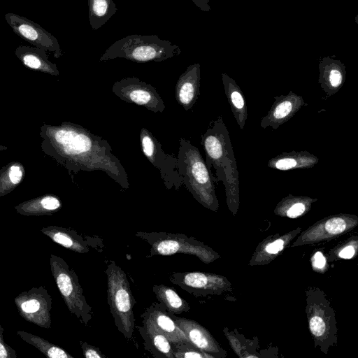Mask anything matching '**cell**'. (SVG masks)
<instances>
[{
  "instance_id": "obj_17",
  "label": "cell",
  "mask_w": 358,
  "mask_h": 358,
  "mask_svg": "<svg viewBox=\"0 0 358 358\" xmlns=\"http://www.w3.org/2000/svg\"><path fill=\"white\" fill-rule=\"evenodd\" d=\"M318 68V83L326 94L325 98H330L339 91L345 81V66L340 60L327 56L320 59Z\"/></svg>"
},
{
  "instance_id": "obj_15",
  "label": "cell",
  "mask_w": 358,
  "mask_h": 358,
  "mask_svg": "<svg viewBox=\"0 0 358 358\" xmlns=\"http://www.w3.org/2000/svg\"><path fill=\"white\" fill-rule=\"evenodd\" d=\"M142 320L156 327L171 343L187 342L183 331L159 302L152 303L141 315Z\"/></svg>"
},
{
  "instance_id": "obj_36",
  "label": "cell",
  "mask_w": 358,
  "mask_h": 358,
  "mask_svg": "<svg viewBox=\"0 0 358 358\" xmlns=\"http://www.w3.org/2000/svg\"><path fill=\"white\" fill-rule=\"evenodd\" d=\"M192 1L202 11L208 12L210 10L209 0H192Z\"/></svg>"
},
{
  "instance_id": "obj_32",
  "label": "cell",
  "mask_w": 358,
  "mask_h": 358,
  "mask_svg": "<svg viewBox=\"0 0 358 358\" xmlns=\"http://www.w3.org/2000/svg\"><path fill=\"white\" fill-rule=\"evenodd\" d=\"M42 206L49 210H56L60 206L59 201L52 196H48L41 200Z\"/></svg>"
},
{
  "instance_id": "obj_7",
  "label": "cell",
  "mask_w": 358,
  "mask_h": 358,
  "mask_svg": "<svg viewBox=\"0 0 358 358\" xmlns=\"http://www.w3.org/2000/svg\"><path fill=\"white\" fill-rule=\"evenodd\" d=\"M52 268L57 287L70 312L87 326L93 317V310L83 294L77 275L57 257L52 261Z\"/></svg>"
},
{
  "instance_id": "obj_6",
  "label": "cell",
  "mask_w": 358,
  "mask_h": 358,
  "mask_svg": "<svg viewBox=\"0 0 358 358\" xmlns=\"http://www.w3.org/2000/svg\"><path fill=\"white\" fill-rule=\"evenodd\" d=\"M135 236L150 245L149 257L181 253L196 256L207 264L213 262L217 257L215 252L208 246L185 234L138 231Z\"/></svg>"
},
{
  "instance_id": "obj_3",
  "label": "cell",
  "mask_w": 358,
  "mask_h": 358,
  "mask_svg": "<svg viewBox=\"0 0 358 358\" xmlns=\"http://www.w3.org/2000/svg\"><path fill=\"white\" fill-rule=\"evenodd\" d=\"M179 143L176 168L182 183L199 203L216 211L218 200L206 162L199 149L189 141L180 138Z\"/></svg>"
},
{
  "instance_id": "obj_2",
  "label": "cell",
  "mask_w": 358,
  "mask_h": 358,
  "mask_svg": "<svg viewBox=\"0 0 358 358\" xmlns=\"http://www.w3.org/2000/svg\"><path fill=\"white\" fill-rule=\"evenodd\" d=\"M201 144L209 172L212 168L215 170L213 180L222 182L228 207L235 214L239 206L238 172L229 132L222 116L217 117L207 129Z\"/></svg>"
},
{
  "instance_id": "obj_35",
  "label": "cell",
  "mask_w": 358,
  "mask_h": 358,
  "mask_svg": "<svg viewBox=\"0 0 358 358\" xmlns=\"http://www.w3.org/2000/svg\"><path fill=\"white\" fill-rule=\"evenodd\" d=\"M355 248L352 245H348L344 248L339 253V257L343 259H350L355 254Z\"/></svg>"
},
{
  "instance_id": "obj_20",
  "label": "cell",
  "mask_w": 358,
  "mask_h": 358,
  "mask_svg": "<svg viewBox=\"0 0 358 358\" xmlns=\"http://www.w3.org/2000/svg\"><path fill=\"white\" fill-rule=\"evenodd\" d=\"M222 80L225 95L234 117L240 129L243 130L248 118L245 96L236 82L227 73H222Z\"/></svg>"
},
{
  "instance_id": "obj_25",
  "label": "cell",
  "mask_w": 358,
  "mask_h": 358,
  "mask_svg": "<svg viewBox=\"0 0 358 358\" xmlns=\"http://www.w3.org/2000/svg\"><path fill=\"white\" fill-rule=\"evenodd\" d=\"M53 241L62 246L78 253H87L89 252L87 241L75 231L57 229L49 235Z\"/></svg>"
},
{
  "instance_id": "obj_37",
  "label": "cell",
  "mask_w": 358,
  "mask_h": 358,
  "mask_svg": "<svg viewBox=\"0 0 358 358\" xmlns=\"http://www.w3.org/2000/svg\"><path fill=\"white\" fill-rule=\"evenodd\" d=\"M8 357V352L4 345L0 343V358H5Z\"/></svg>"
},
{
  "instance_id": "obj_1",
  "label": "cell",
  "mask_w": 358,
  "mask_h": 358,
  "mask_svg": "<svg viewBox=\"0 0 358 358\" xmlns=\"http://www.w3.org/2000/svg\"><path fill=\"white\" fill-rule=\"evenodd\" d=\"M54 140L67 166L75 171H101L128 189V176L109 143L80 125L68 124L57 129Z\"/></svg>"
},
{
  "instance_id": "obj_34",
  "label": "cell",
  "mask_w": 358,
  "mask_h": 358,
  "mask_svg": "<svg viewBox=\"0 0 358 358\" xmlns=\"http://www.w3.org/2000/svg\"><path fill=\"white\" fill-rule=\"evenodd\" d=\"M326 264V259L322 253L320 251L317 252L313 259V265L316 268H322Z\"/></svg>"
},
{
  "instance_id": "obj_11",
  "label": "cell",
  "mask_w": 358,
  "mask_h": 358,
  "mask_svg": "<svg viewBox=\"0 0 358 358\" xmlns=\"http://www.w3.org/2000/svg\"><path fill=\"white\" fill-rule=\"evenodd\" d=\"M169 280L194 296L220 293L227 287L224 278L203 272H173Z\"/></svg>"
},
{
  "instance_id": "obj_14",
  "label": "cell",
  "mask_w": 358,
  "mask_h": 358,
  "mask_svg": "<svg viewBox=\"0 0 358 358\" xmlns=\"http://www.w3.org/2000/svg\"><path fill=\"white\" fill-rule=\"evenodd\" d=\"M357 217L355 215L340 214L321 220L309 229L298 241L315 242L331 236L341 234L357 224Z\"/></svg>"
},
{
  "instance_id": "obj_12",
  "label": "cell",
  "mask_w": 358,
  "mask_h": 358,
  "mask_svg": "<svg viewBox=\"0 0 358 358\" xmlns=\"http://www.w3.org/2000/svg\"><path fill=\"white\" fill-rule=\"evenodd\" d=\"M304 106H307V103L303 98L292 91L285 95L275 96L268 113L262 118L260 126L263 129L271 127L273 129H277Z\"/></svg>"
},
{
  "instance_id": "obj_26",
  "label": "cell",
  "mask_w": 358,
  "mask_h": 358,
  "mask_svg": "<svg viewBox=\"0 0 358 358\" xmlns=\"http://www.w3.org/2000/svg\"><path fill=\"white\" fill-rule=\"evenodd\" d=\"M171 345L174 358H214L189 341Z\"/></svg>"
},
{
  "instance_id": "obj_4",
  "label": "cell",
  "mask_w": 358,
  "mask_h": 358,
  "mask_svg": "<svg viewBox=\"0 0 358 358\" xmlns=\"http://www.w3.org/2000/svg\"><path fill=\"white\" fill-rule=\"evenodd\" d=\"M181 52L178 45L161 39L157 35L134 34L113 43L101 55L99 61L123 58L138 63L162 62Z\"/></svg>"
},
{
  "instance_id": "obj_30",
  "label": "cell",
  "mask_w": 358,
  "mask_h": 358,
  "mask_svg": "<svg viewBox=\"0 0 358 358\" xmlns=\"http://www.w3.org/2000/svg\"><path fill=\"white\" fill-rule=\"evenodd\" d=\"M285 240L282 238L277 239L276 241L267 244L264 250L269 255H275L281 251L285 245Z\"/></svg>"
},
{
  "instance_id": "obj_8",
  "label": "cell",
  "mask_w": 358,
  "mask_h": 358,
  "mask_svg": "<svg viewBox=\"0 0 358 358\" xmlns=\"http://www.w3.org/2000/svg\"><path fill=\"white\" fill-rule=\"evenodd\" d=\"M141 150L152 166L157 167L168 189H179L182 183L176 168L177 158L164 152L160 142L145 128L139 134Z\"/></svg>"
},
{
  "instance_id": "obj_27",
  "label": "cell",
  "mask_w": 358,
  "mask_h": 358,
  "mask_svg": "<svg viewBox=\"0 0 358 358\" xmlns=\"http://www.w3.org/2000/svg\"><path fill=\"white\" fill-rule=\"evenodd\" d=\"M309 327L312 334L317 338L327 336L328 326L325 319L320 315H313L309 319Z\"/></svg>"
},
{
  "instance_id": "obj_23",
  "label": "cell",
  "mask_w": 358,
  "mask_h": 358,
  "mask_svg": "<svg viewBox=\"0 0 358 358\" xmlns=\"http://www.w3.org/2000/svg\"><path fill=\"white\" fill-rule=\"evenodd\" d=\"M317 199L308 196H295L289 194L275 208V213L289 218H296L308 212Z\"/></svg>"
},
{
  "instance_id": "obj_9",
  "label": "cell",
  "mask_w": 358,
  "mask_h": 358,
  "mask_svg": "<svg viewBox=\"0 0 358 358\" xmlns=\"http://www.w3.org/2000/svg\"><path fill=\"white\" fill-rule=\"evenodd\" d=\"M112 91L121 100L143 106L154 113H162L165 103L155 87L136 77L116 81Z\"/></svg>"
},
{
  "instance_id": "obj_24",
  "label": "cell",
  "mask_w": 358,
  "mask_h": 358,
  "mask_svg": "<svg viewBox=\"0 0 358 358\" xmlns=\"http://www.w3.org/2000/svg\"><path fill=\"white\" fill-rule=\"evenodd\" d=\"M88 17L93 30H97L105 24L117 8L113 0H87Z\"/></svg>"
},
{
  "instance_id": "obj_28",
  "label": "cell",
  "mask_w": 358,
  "mask_h": 358,
  "mask_svg": "<svg viewBox=\"0 0 358 358\" xmlns=\"http://www.w3.org/2000/svg\"><path fill=\"white\" fill-rule=\"evenodd\" d=\"M39 347L49 357L52 358H72L73 357L68 354L62 348L48 343L45 345L43 340L41 339Z\"/></svg>"
},
{
  "instance_id": "obj_29",
  "label": "cell",
  "mask_w": 358,
  "mask_h": 358,
  "mask_svg": "<svg viewBox=\"0 0 358 358\" xmlns=\"http://www.w3.org/2000/svg\"><path fill=\"white\" fill-rule=\"evenodd\" d=\"M83 353L86 358H106L100 349L86 342H80Z\"/></svg>"
},
{
  "instance_id": "obj_18",
  "label": "cell",
  "mask_w": 358,
  "mask_h": 358,
  "mask_svg": "<svg viewBox=\"0 0 358 358\" xmlns=\"http://www.w3.org/2000/svg\"><path fill=\"white\" fill-rule=\"evenodd\" d=\"M143 325H136L143 340L144 348L157 358H174L171 343L152 324L142 320Z\"/></svg>"
},
{
  "instance_id": "obj_21",
  "label": "cell",
  "mask_w": 358,
  "mask_h": 358,
  "mask_svg": "<svg viewBox=\"0 0 358 358\" xmlns=\"http://www.w3.org/2000/svg\"><path fill=\"white\" fill-rule=\"evenodd\" d=\"M15 55L27 67L51 73H57L56 66L48 59L45 50L37 47L20 45L15 50Z\"/></svg>"
},
{
  "instance_id": "obj_5",
  "label": "cell",
  "mask_w": 358,
  "mask_h": 358,
  "mask_svg": "<svg viewBox=\"0 0 358 358\" xmlns=\"http://www.w3.org/2000/svg\"><path fill=\"white\" fill-rule=\"evenodd\" d=\"M107 276V301L115 325L127 339L133 336L135 328L134 306L136 301L122 268L110 261L105 271Z\"/></svg>"
},
{
  "instance_id": "obj_13",
  "label": "cell",
  "mask_w": 358,
  "mask_h": 358,
  "mask_svg": "<svg viewBox=\"0 0 358 358\" xmlns=\"http://www.w3.org/2000/svg\"><path fill=\"white\" fill-rule=\"evenodd\" d=\"M188 341L214 358L223 357L224 351L217 343L208 331L196 322L169 313Z\"/></svg>"
},
{
  "instance_id": "obj_33",
  "label": "cell",
  "mask_w": 358,
  "mask_h": 358,
  "mask_svg": "<svg viewBox=\"0 0 358 358\" xmlns=\"http://www.w3.org/2000/svg\"><path fill=\"white\" fill-rule=\"evenodd\" d=\"M22 176V171L19 166H13L10 167L9 176L13 184H17L21 180Z\"/></svg>"
},
{
  "instance_id": "obj_19",
  "label": "cell",
  "mask_w": 358,
  "mask_h": 358,
  "mask_svg": "<svg viewBox=\"0 0 358 358\" xmlns=\"http://www.w3.org/2000/svg\"><path fill=\"white\" fill-rule=\"evenodd\" d=\"M319 162V158L310 152L303 151H292L282 152L271 158L267 166L279 171L310 169Z\"/></svg>"
},
{
  "instance_id": "obj_31",
  "label": "cell",
  "mask_w": 358,
  "mask_h": 358,
  "mask_svg": "<svg viewBox=\"0 0 358 358\" xmlns=\"http://www.w3.org/2000/svg\"><path fill=\"white\" fill-rule=\"evenodd\" d=\"M41 307L40 302L36 299H30L23 302L21 308L24 313H33L37 312Z\"/></svg>"
},
{
  "instance_id": "obj_16",
  "label": "cell",
  "mask_w": 358,
  "mask_h": 358,
  "mask_svg": "<svg viewBox=\"0 0 358 358\" xmlns=\"http://www.w3.org/2000/svg\"><path fill=\"white\" fill-rule=\"evenodd\" d=\"M201 66L189 65L178 78L176 85V99L185 110L193 108L200 94Z\"/></svg>"
},
{
  "instance_id": "obj_22",
  "label": "cell",
  "mask_w": 358,
  "mask_h": 358,
  "mask_svg": "<svg viewBox=\"0 0 358 358\" xmlns=\"http://www.w3.org/2000/svg\"><path fill=\"white\" fill-rule=\"evenodd\" d=\"M152 290L158 302L169 313L181 314L189 310L187 301L180 296L173 288L159 284L154 285Z\"/></svg>"
},
{
  "instance_id": "obj_10",
  "label": "cell",
  "mask_w": 358,
  "mask_h": 358,
  "mask_svg": "<svg viewBox=\"0 0 358 358\" xmlns=\"http://www.w3.org/2000/svg\"><path fill=\"white\" fill-rule=\"evenodd\" d=\"M6 21L15 34L35 47L52 52L55 57L62 55L57 39L38 24L13 13L4 15Z\"/></svg>"
}]
</instances>
